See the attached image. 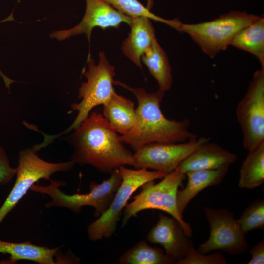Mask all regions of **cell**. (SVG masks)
<instances>
[{
    "mask_svg": "<svg viewBox=\"0 0 264 264\" xmlns=\"http://www.w3.org/2000/svg\"><path fill=\"white\" fill-rule=\"evenodd\" d=\"M262 16L232 10L209 21L197 23L181 22L177 29L187 34L211 58L225 50L235 35Z\"/></svg>",
    "mask_w": 264,
    "mask_h": 264,
    "instance_id": "cell-3",
    "label": "cell"
},
{
    "mask_svg": "<svg viewBox=\"0 0 264 264\" xmlns=\"http://www.w3.org/2000/svg\"><path fill=\"white\" fill-rule=\"evenodd\" d=\"M103 106V115L110 125L121 135L127 133L135 121L134 103L115 92Z\"/></svg>",
    "mask_w": 264,
    "mask_h": 264,
    "instance_id": "cell-17",
    "label": "cell"
},
{
    "mask_svg": "<svg viewBox=\"0 0 264 264\" xmlns=\"http://www.w3.org/2000/svg\"><path fill=\"white\" fill-rule=\"evenodd\" d=\"M74 130L68 140L74 149L71 161L75 164H89L107 173L121 166H133L132 154L102 114L91 113Z\"/></svg>",
    "mask_w": 264,
    "mask_h": 264,
    "instance_id": "cell-1",
    "label": "cell"
},
{
    "mask_svg": "<svg viewBox=\"0 0 264 264\" xmlns=\"http://www.w3.org/2000/svg\"><path fill=\"white\" fill-rule=\"evenodd\" d=\"M209 140V138L202 136L181 143L147 144L133 154V166L136 169H151L167 175Z\"/></svg>",
    "mask_w": 264,
    "mask_h": 264,
    "instance_id": "cell-11",
    "label": "cell"
},
{
    "mask_svg": "<svg viewBox=\"0 0 264 264\" xmlns=\"http://www.w3.org/2000/svg\"><path fill=\"white\" fill-rule=\"evenodd\" d=\"M110 174L109 178L101 183L92 182L90 192L88 193L66 194L59 189V187L66 184L65 182L51 179L49 185L33 184L30 189L47 194L51 198V200L45 205L47 208L65 207L77 213L81 211L83 206H90L94 208V216L99 217L110 205L122 181L118 168L113 170Z\"/></svg>",
    "mask_w": 264,
    "mask_h": 264,
    "instance_id": "cell-5",
    "label": "cell"
},
{
    "mask_svg": "<svg viewBox=\"0 0 264 264\" xmlns=\"http://www.w3.org/2000/svg\"><path fill=\"white\" fill-rule=\"evenodd\" d=\"M141 60L157 82L159 89L165 92L169 90L173 83L172 69L167 54L156 38L142 56Z\"/></svg>",
    "mask_w": 264,
    "mask_h": 264,
    "instance_id": "cell-19",
    "label": "cell"
},
{
    "mask_svg": "<svg viewBox=\"0 0 264 264\" xmlns=\"http://www.w3.org/2000/svg\"><path fill=\"white\" fill-rule=\"evenodd\" d=\"M227 260L220 253L202 254L196 250L193 246L186 256L176 264H226Z\"/></svg>",
    "mask_w": 264,
    "mask_h": 264,
    "instance_id": "cell-25",
    "label": "cell"
},
{
    "mask_svg": "<svg viewBox=\"0 0 264 264\" xmlns=\"http://www.w3.org/2000/svg\"><path fill=\"white\" fill-rule=\"evenodd\" d=\"M230 45L247 52L259 61L264 67V17L239 31L231 42Z\"/></svg>",
    "mask_w": 264,
    "mask_h": 264,
    "instance_id": "cell-20",
    "label": "cell"
},
{
    "mask_svg": "<svg viewBox=\"0 0 264 264\" xmlns=\"http://www.w3.org/2000/svg\"><path fill=\"white\" fill-rule=\"evenodd\" d=\"M13 20H14V19L13 18V13H11L7 18H6V19L2 21H0V23L2 22H7V21H13ZM0 76L3 79L6 87L8 88H9L11 84L12 83L15 82V81L11 79L10 78L7 77L5 75H4L3 73V72L1 71L0 69Z\"/></svg>",
    "mask_w": 264,
    "mask_h": 264,
    "instance_id": "cell-28",
    "label": "cell"
},
{
    "mask_svg": "<svg viewBox=\"0 0 264 264\" xmlns=\"http://www.w3.org/2000/svg\"><path fill=\"white\" fill-rule=\"evenodd\" d=\"M186 178V173L177 167L167 174L157 184L151 181L141 186L140 192L131 198L132 201L125 206L122 219V226L130 219L146 209H158L176 219L182 225L186 235L190 238L192 230L189 223L183 219L178 211L176 196L178 188L182 186Z\"/></svg>",
    "mask_w": 264,
    "mask_h": 264,
    "instance_id": "cell-4",
    "label": "cell"
},
{
    "mask_svg": "<svg viewBox=\"0 0 264 264\" xmlns=\"http://www.w3.org/2000/svg\"><path fill=\"white\" fill-rule=\"evenodd\" d=\"M264 182V142L248 151L239 172L238 186L254 189Z\"/></svg>",
    "mask_w": 264,
    "mask_h": 264,
    "instance_id": "cell-21",
    "label": "cell"
},
{
    "mask_svg": "<svg viewBox=\"0 0 264 264\" xmlns=\"http://www.w3.org/2000/svg\"><path fill=\"white\" fill-rule=\"evenodd\" d=\"M122 264H171L172 261L158 247L149 246L145 241L139 242L119 258Z\"/></svg>",
    "mask_w": 264,
    "mask_h": 264,
    "instance_id": "cell-22",
    "label": "cell"
},
{
    "mask_svg": "<svg viewBox=\"0 0 264 264\" xmlns=\"http://www.w3.org/2000/svg\"><path fill=\"white\" fill-rule=\"evenodd\" d=\"M252 255L251 259L247 264H264V242H258L250 251Z\"/></svg>",
    "mask_w": 264,
    "mask_h": 264,
    "instance_id": "cell-27",
    "label": "cell"
},
{
    "mask_svg": "<svg viewBox=\"0 0 264 264\" xmlns=\"http://www.w3.org/2000/svg\"><path fill=\"white\" fill-rule=\"evenodd\" d=\"M237 155L210 140L201 145L178 167L186 173L198 170H214L229 167L236 161Z\"/></svg>",
    "mask_w": 264,
    "mask_h": 264,
    "instance_id": "cell-14",
    "label": "cell"
},
{
    "mask_svg": "<svg viewBox=\"0 0 264 264\" xmlns=\"http://www.w3.org/2000/svg\"><path fill=\"white\" fill-rule=\"evenodd\" d=\"M114 85L130 91L137 100L134 124L127 133L120 136L121 141L135 151L148 143H181L197 137L189 130V119H169L163 114L161 104L165 91L158 89L148 93L143 88H133L119 81H114Z\"/></svg>",
    "mask_w": 264,
    "mask_h": 264,
    "instance_id": "cell-2",
    "label": "cell"
},
{
    "mask_svg": "<svg viewBox=\"0 0 264 264\" xmlns=\"http://www.w3.org/2000/svg\"><path fill=\"white\" fill-rule=\"evenodd\" d=\"M130 32L123 41V54L136 66L142 68L141 57L156 38L151 19L146 17H132Z\"/></svg>",
    "mask_w": 264,
    "mask_h": 264,
    "instance_id": "cell-15",
    "label": "cell"
},
{
    "mask_svg": "<svg viewBox=\"0 0 264 264\" xmlns=\"http://www.w3.org/2000/svg\"><path fill=\"white\" fill-rule=\"evenodd\" d=\"M16 171V168L11 166L5 149L0 145V184L3 185L10 182Z\"/></svg>",
    "mask_w": 264,
    "mask_h": 264,
    "instance_id": "cell-26",
    "label": "cell"
},
{
    "mask_svg": "<svg viewBox=\"0 0 264 264\" xmlns=\"http://www.w3.org/2000/svg\"><path fill=\"white\" fill-rule=\"evenodd\" d=\"M238 222L245 234L254 229H264V200L257 199L244 210Z\"/></svg>",
    "mask_w": 264,
    "mask_h": 264,
    "instance_id": "cell-24",
    "label": "cell"
},
{
    "mask_svg": "<svg viewBox=\"0 0 264 264\" xmlns=\"http://www.w3.org/2000/svg\"><path fill=\"white\" fill-rule=\"evenodd\" d=\"M46 146L43 141L20 151L15 184L0 208V224L35 183L41 179L50 180L53 173L73 168L75 163L72 161L51 163L39 158L37 152Z\"/></svg>",
    "mask_w": 264,
    "mask_h": 264,
    "instance_id": "cell-7",
    "label": "cell"
},
{
    "mask_svg": "<svg viewBox=\"0 0 264 264\" xmlns=\"http://www.w3.org/2000/svg\"><path fill=\"white\" fill-rule=\"evenodd\" d=\"M99 61L97 65L94 60L88 59V71L84 73L87 81L82 82L79 89V103L71 104L69 112L77 111V115L72 124L64 132L53 135L55 139L77 128L88 116L95 107L104 105L115 92L114 88L115 67L110 64L103 52L99 53Z\"/></svg>",
    "mask_w": 264,
    "mask_h": 264,
    "instance_id": "cell-6",
    "label": "cell"
},
{
    "mask_svg": "<svg viewBox=\"0 0 264 264\" xmlns=\"http://www.w3.org/2000/svg\"><path fill=\"white\" fill-rule=\"evenodd\" d=\"M60 247L53 249L31 243L30 241L23 242H11L0 240V254L10 255V262L20 260H29L39 264H58L54 257Z\"/></svg>",
    "mask_w": 264,
    "mask_h": 264,
    "instance_id": "cell-18",
    "label": "cell"
},
{
    "mask_svg": "<svg viewBox=\"0 0 264 264\" xmlns=\"http://www.w3.org/2000/svg\"><path fill=\"white\" fill-rule=\"evenodd\" d=\"M229 167L214 170H198L186 173L188 181L186 186L178 190L177 208L180 216L191 200L200 192L209 186L220 184L223 180Z\"/></svg>",
    "mask_w": 264,
    "mask_h": 264,
    "instance_id": "cell-16",
    "label": "cell"
},
{
    "mask_svg": "<svg viewBox=\"0 0 264 264\" xmlns=\"http://www.w3.org/2000/svg\"><path fill=\"white\" fill-rule=\"evenodd\" d=\"M86 3L84 15L79 24L66 30H58L50 34L51 38L59 41L72 36L84 34L89 42L93 29L100 27L117 28L122 23L129 24L132 17L114 8L102 0H85Z\"/></svg>",
    "mask_w": 264,
    "mask_h": 264,
    "instance_id": "cell-12",
    "label": "cell"
},
{
    "mask_svg": "<svg viewBox=\"0 0 264 264\" xmlns=\"http://www.w3.org/2000/svg\"><path fill=\"white\" fill-rule=\"evenodd\" d=\"M147 240L151 243L163 246L165 254L173 264L185 258L193 246L192 242L178 220L162 213L156 225L148 233Z\"/></svg>",
    "mask_w": 264,
    "mask_h": 264,
    "instance_id": "cell-13",
    "label": "cell"
},
{
    "mask_svg": "<svg viewBox=\"0 0 264 264\" xmlns=\"http://www.w3.org/2000/svg\"><path fill=\"white\" fill-rule=\"evenodd\" d=\"M204 211L210 227L209 239L197 250L202 254L221 250L230 255L246 253L249 244L234 214L226 209L209 207Z\"/></svg>",
    "mask_w": 264,
    "mask_h": 264,
    "instance_id": "cell-10",
    "label": "cell"
},
{
    "mask_svg": "<svg viewBox=\"0 0 264 264\" xmlns=\"http://www.w3.org/2000/svg\"><path fill=\"white\" fill-rule=\"evenodd\" d=\"M236 116L248 151L264 142V67L255 71L243 97L237 104Z\"/></svg>",
    "mask_w": 264,
    "mask_h": 264,
    "instance_id": "cell-9",
    "label": "cell"
},
{
    "mask_svg": "<svg viewBox=\"0 0 264 264\" xmlns=\"http://www.w3.org/2000/svg\"><path fill=\"white\" fill-rule=\"evenodd\" d=\"M118 11L131 17H146L156 21L168 24L174 28L176 20H168L159 17L151 12L137 0H102Z\"/></svg>",
    "mask_w": 264,
    "mask_h": 264,
    "instance_id": "cell-23",
    "label": "cell"
},
{
    "mask_svg": "<svg viewBox=\"0 0 264 264\" xmlns=\"http://www.w3.org/2000/svg\"><path fill=\"white\" fill-rule=\"evenodd\" d=\"M118 169L122 181L112 202L106 211L88 227V236L91 241H96L112 236L116 230L122 210L132 194L145 183L162 179L166 175L145 168L133 170L121 166Z\"/></svg>",
    "mask_w": 264,
    "mask_h": 264,
    "instance_id": "cell-8",
    "label": "cell"
}]
</instances>
